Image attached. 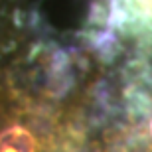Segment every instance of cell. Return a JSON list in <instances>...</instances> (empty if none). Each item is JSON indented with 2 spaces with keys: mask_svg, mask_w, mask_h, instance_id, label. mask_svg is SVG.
<instances>
[{
  "mask_svg": "<svg viewBox=\"0 0 152 152\" xmlns=\"http://www.w3.org/2000/svg\"><path fill=\"white\" fill-rule=\"evenodd\" d=\"M36 136L22 124H12L0 130V152H36Z\"/></svg>",
  "mask_w": 152,
  "mask_h": 152,
  "instance_id": "obj_1",
  "label": "cell"
},
{
  "mask_svg": "<svg viewBox=\"0 0 152 152\" xmlns=\"http://www.w3.org/2000/svg\"><path fill=\"white\" fill-rule=\"evenodd\" d=\"M150 134H152V121H150Z\"/></svg>",
  "mask_w": 152,
  "mask_h": 152,
  "instance_id": "obj_2",
  "label": "cell"
}]
</instances>
